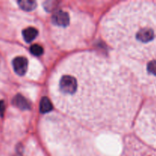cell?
<instances>
[{"label":"cell","instance_id":"6da1fadb","mask_svg":"<svg viewBox=\"0 0 156 156\" xmlns=\"http://www.w3.org/2000/svg\"><path fill=\"white\" fill-rule=\"evenodd\" d=\"M60 89L66 94H73L77 89V82L73 77L66 76L61 79Z\"/></svg>","mask_w":156,"mask_h":156},{"label":"cell","instance_id":"7a4b0ae2","mask_svg":"<svg viewBox=\"0 0 156 156\" xmlns=\"http://www.w3.org/2000/svg\"><path fill=\"white\" fill-rule=\"evenodd\" d=\"M28 62L24 56H17L12 61V66L15 73L19 76H24L27 70Z\"/></svg>","mask_w":156,"mask_h":156},{"label":"cell","instance_id":"3957f363","mask_svg":"<svg viewBox=\"0 0 156 156\" xmlns=\"http://www.w3.org/2000/svg\"><path fill=\"white\" fill-rule=\"evenodd\" d=\"M52 21L53 24L59 27H66L69 23V16L68 13L64 11H58L53 14L52 17Z\"/></svg>","mask_w":156,"mask_h":156},{"label":"cell","instance_id":"277c9868","mask_svg":"<svg viewBox=\"0 0 156 156\" xmlns=\"http://www.w3.org/2000/svg\"><path fill=\"white\" fill-rule=\"evenodd\" d=\"M136 39L143 43H149L154 39L155 34L150 28H143L136 33Z\"/></svg>","mask_w":156,"mask_h":156},{"label":"cell","instance_id":"5b68a950","mask_svg":"<svg viewBox=\"0 0 156 156\" xmlns=\"http://www.w3.org/2000/svg\"><path fill=\"white\" fill-rule=\"evenodd\" d=\"M12 103L21 110H29L30 108V105L28 101L21 94H17L13 98Z\"/></svg>","mask_w":156,"mask_h":156},{"label":"cell","instance_id":"8992f818","mask_svg":"<svg viewBox=\"0 0 156 156\" xmlns=\"http://www.w3.org/2000/svg\"><path fill=\"white\" fill-rule=\"evenodd\" d=\"M37 30L33 27H27V28L24 29L22 32L23 37L27 43H30L31 41H33L37 36Z\"/></svg>","mask_w":156,"mask_h":156},{"label":"cell","instance_id":"52a82bcc","mask_svg":"<svg viewBox=\"0 0 156 156\" xmlns=\"http://www.w3.org/2000/svg\"><path fill=\"white\" fill-rule=\"evenodd\" d=\"M18 5L20 8L24 11H32L36 8V2L34 1H30V0H21L18 2Z\"/></svg>","mask_w":156,"mask_h":156},{"label":"cell","instance_id":"ba28073f","mask_svg":"<svg viewBox=\"0 0 156 156\" xmlns=\"http://www.w3.org/2000/svg\"><path fill=\"white\" fill-rule=\"evenodd\" d=\"M40 109L42 113H47L53 109V105L51 102L49 100L48 98L44 97L41 99V105H40Z\"/></svg>","mask_w":156,"mask_h":156},{"label":"cell","instance_id":"9c48e42d","mask_svg":"<svg viewBox=\"0 0 156 156\" xmlns=\"http://www.w3.org/2000/svg\"><path fill=\"white\" fill-rule=\"evenodd\" d=\"M59 4V2L57 1H47L44 2V7L46 11L47 12H53Z\"/></svg>","mask_w":156,"mask_h":156},{"label":"cell","instance_id":"30bf717a","mask_svg":"<svg viewBox=\"0 0 156 156\" xmlns=\"http://www.w3.org/2000/svg\"><path fill=\"white\" fill-rule=\"evenodd\" d=\"M30 51L34 56H41V55H42L44 50H43V47L40 46L39 44H34L30 47Z\"/></svg>","mask_w":156,"mask_h":156},{"label":"cell","instance_id":"8fae6325","mask_svg":"<svg viewBox=\"0 0 156 156\" xmlns=\"http://www.w3.org/2000/svg\"><path fill=\"white\" fill-rule=\"evenodd\" d=\"M147 70L149 73L156 76V60L152 61L148 64Z\"/></svg>","mask_w":156,"mask_h":156},{"label":"cell","instance_id":"7c38bea8","mask_svg":"<svg viewBox=\"0 0 156 156\" xmlns=\"http://www.w3.org/2000/svg\"><path fill=\"white\" fill-rule=\"evenodd\" d=\"M5 109V105L4 101H0V117L3 116Z\"/></svg>","mask_w":156,"mask_h":156}]
</instances>
